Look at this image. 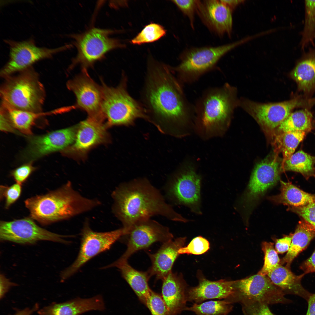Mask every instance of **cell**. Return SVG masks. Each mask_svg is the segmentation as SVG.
<instances>
[{
    "label": "cell",
    "mask_w": 315,
    "mask_h": 315,
    "mask_svg": "<svg viewBox=\"0 0 315 315\" xmlns=\"http://www.w3.org/2000/svg\"><path fill=\"white\" fill-rule=\"evenodd\" d=\"M304 18L300 45L304 50L315 45V0L304 1Z\"/></svg>",
    "instance_id": "obj_33"
},
{
    "label": "cell",
    "mask_w": 315,
    "mask_h": 315,
    "mask_svg": "<svg viewBox=\"0 0 315 315\" xmlns=\"http://www.w3.org/2000/svg\"><path fill=\"white\" fill-rule=\"evenodd\" d=\"M0 188V199L5 198V208L8 209L20 196L21 184L16 183L10 186L1 185Z\"/></svg>",
    "instance_id": "obj_40"
},
{
    "label": "cell",
    "mask_w": 315,
    "mask_h": 315,
    "mask_svg": "<svg viewBox=\"0 0 315 315\" xmlns=\"http://www.w3.org/2000/svg\"><path fill=\"white\" fill-rule=\"evenodd\" d=\"M77 129L75 126L41 135L29 136L27 146L22 153L23 158L28 162H33L50 153L62 151L74 142Z\"/></svg>",
    "instance_id": "obj_15"
},
{
    "label": "cell",
    "mask_w": 315,
    "mask_h": 315,
    "mask_svg": "<svg viewBox=\"0 0 315 315\" xmlns=\"http://www.w3.org/2000/svg\"><path fill=\"white\" fill-rule=\"evenodd\" d=\"M166 33V31L162 26L151 23L145 26L130 42L138 45L153 42L164 36Z\"/></svg>",
    "instance_id": "obj_35"
},
{
    "label": "cell",
    "mask_w": 315,
    "mask_h": 315,
    "mask_svg": "<svg viewBox=\"0 0 315 315\" xmlns=\"http://www.w3.org/2000/svg\"><path fill=\"white\" fill-rule=\"evenodd\" d=\"M261 246L265 255L264 262L263 267L258 273L267 276L272 270L280 264L281 260L274 248V243L264 242Z\"/></svg>",
    "instance_id": "obj_37"
},
{
    "label": "cell",
    "mask_w": 315,
    "mask_h": 315,
    "mask_svg": "<svg viewBox=\"0 0 315 315\" xmlns=\"http://www.w3.org/2000/svg\"><path fill=\"white\" fill-rule=\"evenodd\" d=\"M184 239L178 238L163 243L153 254L148 253L151 262L147 271L150 277L155 276L157 280H162L171 271L173 264L179 255L178 251L182 247Z\"/></svg>",
    "instance_id": "obj_21"
},
{
    "label": "cell",
    "mask_w": 315,
    "mask_h": 315,
    "mask_svg": "<svg viewBox=\"0 0 315 315\" xmlns=\"http://www.w3.org/2000/svg\"><path fill=\"white\" fill-rule=\"evenodd\" d=\"M248 39L216 46L192 47L180 55V63L171 69L179 82L193 83L206 73L216 68L219 60L226 54Z\"/></svg>",
    "instance_id": "obj_7"
},
{
    "label": "cell",
    "mask_w": 315,
    "mask_h": 315,
    "mask_svg": "<svg viewBox=\"0 0 315 315\" xmlns=\"http://www.w3.org/2000/svg\"><path fill=\"white\" fill-rule=\"evenodd\" d=\"M201 181L194 167L186 165L167 180L164 186L165 196L174 204L186 206L200 214Z\"/></svg>",
    "instance_id": "obj_10"
},
{
    "label": "cell",
    "mask_w": 315,
    "mask_h": 315,
    "mask_svg": "<svg viewBox=\"0 0 315 315\" xmlns=\"http://www.w3.org/2000/svg\"><path fill=\"white\" fill-rule=\"evenodd\" d=\"M233 281L203 279L197 286L186 290V301L199 304L209 299H226L233 292Z\"/></svg>",
    "instance_id": "obj_22"
},
{
    "label": "cell",
    "mask_w": 315,
    "mask_h": 315,
    "mask_svg": "<svg viewBox=\"0 0 315 315\" xmlns=\"http://www.w3.org/2000/svg\"><path fill=\"white\" fill-rule=\"evenodd\" d=\"M304 273L296 275L290 268L280 264L270 272L267 276L272 282L284 293L295 295L307 301L311 293L302 286L301 280Z\"/></svg>",
    "instance_id": "obj_25"
},
{
    "label": "cell",
    "mask_w": 315,
    "mask_h": 315,
    "mask_svg": "<svg viewBox=\"0 0 315 315\" xmlns=\"http://www.w3.org/2000/svg\"><path fill=\"white\" fill-rule=\"evenodd\" d=\"M24 204L30 217L46 225L88 211L101 203L97 199L82 196L68 181L56 190L27 199Z\"/></svg>",
    "instance_id": "obj_3"
},
{
    "label": "cell",
    "mask_w": 315,
    "mask_h": 315,
    "mask_svg": "<svg viewBox=\"0 0 315 315\" xmlns=\"http://www.w3.org/2000/svg\"><path fill=\"white\" fill-rule=\"evenodd\" d=\"M315 238V228L303 219L300 221L293 233L290 248L285 256L280 260V264H286L290 268L294 259Z\"/></svg>",
    "instance_id": "obj_28"
},
{
    "label": "cell",
    "mask_w": 315,
    "mask_h": 315,
    "mask_svg": "<svg viewBox=\"0 0 315 315\" xmlns=\"http://www.w3.org/2000/svg\"><path fill=\"white\" fill-rule=\"evenodd\" d=\"M103 298L97 295L88 299L77 298L62 303H54L38 311L39 315H79L92 310H103Z\"/></svg>",
    "instance_id": "obj_24"
},
{
    "label": "cell",
    "mask_w": 315,
    "mask_h": 315,
    "mask_svg": "<svg viewBox=\"0 0 315 315\" xmlns=\"http://www.w3.org/2000/svg\"><path fill=\"white\" fill-rule=\"evenodd\" d=\"M104 120L89 116L77 126L74 143L61 151L66 156L81 157L97 145L107 140L108 136Z\"/></svg>",
    "instance_id": "obj_19"
},
{
    "label": "cell",
    "mask_w": 315,
    "mask_h": 315,
    "mask_svg": "<svg viewBox=\"0 0 315 315\" xmlns=\"http://www.w3.org/2000/svg\"><path fill=\"white\" fill-rule=\"evenodd\" d=\"M280 167L275 159L266 158L258 163L252 173L243 198L244 208L250 212L258 200L280 179Z\"/></svg>",
    "instance_id": "obj_17"
},
{
    "label": "cell",
    "mask_w": 315,
    "mask_h": 315,
    "mask_svg": "<svg viewBox=\"0 0 315 315\" xmlns=\"http://www.w3.org/2000/svg\"><path fill=\"white\" fill-rule=\"evenodd\" d=\"M115 31L93 28L81 34L71 35L77 54L70 68L79 64L82 69H87L102 59L108 52L124 47L125 45L120 40L110 37Z\"/></svg>",
    "instance_id": "obj_8"
},
{
    "label": "cell",
    "mask_w": 315,
    "mask_h": 315,
    "mask_svg": "<svg viewBox=\"0 0 315 315\" xmlns=\"http://www.w3.org/2000/svg\"><path fill=\"white\" fill-rule=\"evenodd\" d=\"M315 156L298 151L282 163L281 170L300 173L306 179L315 177Z\"/></svg>",
    "instance_id": "obj_30"
},
{
    "label": "cell",
    "mask_w": 315,
    "mask_h": 315,
    "mask_svg": "<svg viewBox=\"0 0 315 315\" xmlns=\"http://www.w3.org/2000/svg\"><path fill=\"white\" fill-rule=\"evenodd\" d=\"M233 293L224 299L232 304L259 302L267 304L287 303L291 301L269 277L258 273L244 279L234 281Z\"/></svg>",
    "instance_id": "obj_9"
},
{
    "label": "cell",
    "mask_w": 315,
    "mask_h": 315,
    "mask_svg": "<svg viewBox=\"0 0 315 315\" xmlns=\"http://www.w3.org/2000/svg\"><path fill=\"white\" fill-rule=\"evenodd\" d=\"M299 99L294 98L281 102L261 103L241 98L239 106L253 117L262 125L275 128L289 116L295 108L302 105Z\"/></svg>",
    "instance_id": "obj_16"
},
{
    "label": "cell",
    "mask_w": 315,
    "mask_h": 315,
    "mask_svg": "<svg viewBox=\"0 0 315 315\" xmlns=\"http://www.w3.org/2000/svg\"><path fill=\"white\" fill-rule=\"evenodd\" d=\"M32 218L26 217L12 221H1L0 239L19 244H33L40 240L68 243L63 239L67 236L49 231L37 225Z\"/></svg>",
    "instance_id": "obj_14"
},
{
    "label": "cell",
    "mask_w": 315,
    "mask_h": 315,
    "mask_svg": "<svg viewBox=\"0 0 315 315\" xmlns=\"http://www.w3.org/2000/svg\"><path fill=\"white\" fill-rule=\"evenodd\" d=\"M111 197L112 212L122 223L126 233L137 222L155 215L172 221H188L166 202L158 189L146 178L121 183L113 191Z\"/></svg>",
    "instance_id": "obj_2"
},
{
    "label": "cell",
    "mask_w": 315,
    "mask_h": 315,
    "mask_svg": "<svg viewBox=\"0 0 315 315\" xmlns=\"http://www.w3.org/2000/svg\"><path fill=\"white\" fill-rule=\"evenodd\" d=\"M162 281V297L167 307V315H178L187 307L185 285L172 271Z\"/></svg>",
    "instance_id": "obj_23"
},
{
    "label": "cell",
    "mask_w": 315,
    "mask_h": 315,
    "mask_svg": "<svg viewBox=\"0 0 315 315\" xmlns=\"http://www.w3.org/2000/svg\"><path fill=\"white\" fill-rule=\"evenodd\" d=\"M67 86L76 97L77 108L85 111L89 116H102L101 109L102 97V86L91 78L87 69H82L80 74L67 82Z\"/></svg>",
    "instance_id": "obj_18"
},
{
    "label": "cell",
    "mask_w": 315,
    "mask_h": 315,
    "mask_svg": "<svg viewBox=\"0 0 315 315\" xmlns=\"http://www.w3.org/2000/svg\"><path fill=\"white\" fill-rule=\"evenodd\" d=\"M312 115L308 110H298L291 113L278 128L283 133L302 132L307 134L312 128Z\"/></svg>",
    "instance_id": "obj_32"
},
{
    "label": "cell",
    "mask_w": 315,
    "mask_h": 315,
    "mask_svg": "<svg viewBox=\"0 0 315 315\" xmlns=\"http://www.w3.org/2000/svg\"><path fill=\"white\" fill-rule=\"evenodd\" d=\"M233 307L231 304L223 300L194 303L191 306L186 307L185 310L192 312L195 315H226Z\"/></svg>",
    "instance_id": "obj_34"
},
{
    "label": "cell",
    "mask_w": 315,
    "mask_h": 315,
    "mask_svg": "<svg viewBox=\"0 0 315 315\" xmlns=\"http://www.w3.org/2000/svg\"><path fill=\"white\" fill-rule=\"evenodd\" d=\"M111 267L118 268L123 277L128 283L140 301L146 305L147 298L151 290L148 284L150 278L148 272L137 270L131 267L127 261L114 262L104 268Z\"/></svg>",
    "instance_id": "obj_27"
},
{
    "label": "cell",
    "mask_w": 315,
    "mask_h": 315,
    "mask_svg": "<svg viewBox=\"0 0 315 315\" xmlns=\"http://www.w3.org/2000/svg\"><path fill=\"white\" fill-rule=\"evenodd\" d=\"M4 41L10 48L9 60L0 72L1 76L4 78L31 67L38 61L50 58L71 47L70 45H67L55 48L38 47L32 39L22 41L10 40Z\"/></svg>",
    "instance_id": "obj_12"
},
{
    "label": "cell",
    "mask_w": 315,
    "mask_h": 315,
    "mask_svg": "<svg viewBox=\"0 0 315 315\" xmlns=\"http://www.w3.org/2000/svg\"><path fill=\"white\" fill-rule=\"evenodd\" d=\"M123 236L127 239V247L123 254L115 261L117 262L127 261L137 251L147 248L155 242L163 243L173 237L167 227L150 218L137 222Z\"/></svg>",
    "instance_id": "obj_13"
},
{
    "label": "cell",
    "mask_w": 315,
    "mask_h": 315,
    "mask_svg": "<svg viewBox=\"0 0 315 315\" xmlns=\"http://www.w3.org/2000/svg\"><path fill=\"white\" fill-rule=\"evenodd\" d=\"M1 107L4 110L17 131L27 135H31L32 127L41 116V113L16 109L2 105Z\"/></svg>",
    "instance_id": "obj_31"
},
{
    "label": "cell",
    "mask_w": 315,
    "mask_h": 315,
    "mask_svg": "<svg viewBox=\"0 0 315 315\" xmlns=\"http://www.w3.org/2000/svg\"><path fill=\"white\" fill-rule=\"evenodd\" d=\"M0 130L6 132L16 133L18 132L14 128L4 110L0 109Z\"/></svg>",
    "instance_id": "obj_46"
},
{
    "label": "cell",
    "mask_w": 315,
    "mask_h": 315,
    "mask_svg": "<svg viewBox=\"0 0 315 315\" xmlns=\"http://www.w3.org/2000/svg\"><path fill=\"white\" fill-rule=\"evenodd\" d=\"M141 103L149 119L161 132L182 135L194 123V106L187 99L183 85L171 66L150 57L148 59Z\"/></svg>",
    "instance_id": "obj_1"
},
{
    "label": "cell",
    "mask_w": 315,
    "mask_h": 315,
    "mask_svg": "<svg viewBox=\"0 0 315 315\" xmlns=\"http://www.w3.org/2000/svg\"><path fill=\"white\" fill-rule=\"evenodd\" d=\"M38 308V304H36L32 309L27 308L22 310L18 311L13 315H31L35 311L37 310Z\"/></svg>",
    "instance_id": "obj_50"
},
{
    "label": "cell",
    "mask_w": 315,
    "mask_h": 315,
    "mask_svg": "<svg viewBox=\"0 0 315 315\" xmlns=\"http://www.w3.org/2000/svg\"><path fill=\"white\" fill-rule=\"evenodd\" d=\"M125 233L123 227L109 232L94 231L90 228L89 220H85L81 233V244L77 257L70 266L62 272V280L71 277L92 258L109 250Z\"/></svg>",
    "instance_id": "obj_11"
},
{
    "label": "cell",
    "mask_w": 315,
    "mask_h": 315,
    "mask_svg": "<svg viewBox=\"0 0 315 315\" xmlns=\"http://www.w3.org/2000/svg\"><path fill=\"white\" fill-rule=\"evenodd\" d=\"M10 76L0 89L1 105L16 109L41 113L46 93L37 73L31 67Z\"/></svg>",
    "instance_id": "obj_5"
},
{
    "label": "cell",
    "mask_w": 315,
    "mask_h": 315,
    "mask_svg": "<svg viewBox=\"0 0 315 315\" xmlns=\"http://www.w3.org/2000/svg\"><path fill=\"white\" fill-rule=\"evenodd\" d=\"M209 243L206 239L200 236L193 239L188 246L181 247L178 251L180 254L200 255L209 249Z\"/></svg>",
    "instance_id": "obj_38"
},
{
    "label": "cell",
    "mask_w": 315,
    "mask_h": 315,
    "mask_svg": "<svg viewBox=\"0 0 315 315\" xmlns=\"http://www.w3.org/2000/svg\"><path fill=\"white\" fill-rule=\"evenodd\" d=\"M300 269L305 274L315 273V250L309 258L301 264Z\"/></svg>",
    "instance_id": "obj_47"
},
{
    "label": "cell",
    "mask_w": 315,
    "mask_h": 315,
    "mask_svg": "<svg viewBox=\"0 0 315 315\" xmlns=\"http://www.w3.org/2000/svg\"><path fill=\"white\" fill-rule=\"evenodd\" d=\"M15 284L11 283L10 281L6 278L3 275H0V299H1L4 296L6 293L8 291L11 286H14Z\"/></svg>",
    "instance_id": "obj_48"
},
{
    "label": "cell",
    "mask_w": 315,
    "mask_h": 315,
    "mask_svg": "<svg viewBox=\"0 0 315 315\" xmlns=\"http://www.w3.org/2000/svg\"><path fill=\"white\" fill-rule=\"evenodd\" d=\"M102 100L101 111L107 126H129L137 119L149 121L142 104L133 98L127 90V77L124 72L118 85L109 87L102 81Z\"/></svg>",
    "instance_id": "obj_6"
},
{
    "label": "cell",
    "mask_w": 315,
    "mask_h": 315,
    "mask_svg": "<svg viewBox=\"0 0 315 315\" xmlns=\"http://www.w3.org/2000/svg\"><path fill=\"white\" fill-rule=\"evenodd\" d=\"M32 163L28 162L11 172V175L17 183L22 185L35 170V168L33 166Z\"/></svg>",
    "instance_id": "obj_43"
},
{
    "label": "cell",
    "mask_w": 315,
    "mask_h": 315,
    "mask_svg": "<svg viewBox=\"0 0 315 315\" xmlns=\"http://www.w3.org/2000/svg\"><path fill=\"white\" fill-rule=\"evenodd\" d=\"M239 100L237 88L228 83L203 92L194 105V123L204 138L222 135Z\"/></svg>",
    "instance_id": "obj_4"
},
{
    "label": "cell",
    "mask_w": 315,
    "mask_h": 315,
    "mask_svg": "<svg viewBox=\"0 0 315 315\" xmlns=\"http://www.w3.org/2000/svg\"><path fill=\"white\" fill-rule=\"evenodd\" d=\"M188 19L191 28H194L195 15L196 13L197 0L172 1Z\"/></svg>",
    "instance_id": "obj_41"
},
{
    "label": "cell",
    "mask_w": 315,
    "mask_h": 315,
    "mask_svg": "<svg viewBox=\"0 0 315 315\" xmlns=\"http://www.w3.org/2000/svg\"><path fill=\"white\" fill-rule=\"evenodd\" d=\"M280 193L270 197L271 201L287 206L288 209L306 206L315 202V194L307 192L290 182L280 181Z\"/></svg>",
    "instance_id": "obj_29"
},
{
    "label": "cell",
    "mask_w": 315,
    "mask_h": 315,
    "mask_svg": "<svg viewBox=\"0 0 315 315\" xmlns=\"http://www.w3.org/2000/svg\"><path fill=\"white\" fill-rule=\"evenodd\" d=\"M222 2L229 7L232 10L238 5L242 3L244 0H220Z\"/></svg>",
    "instance_id": "obj_51"
},
{
    "label": "cell",
    "mask_w": 315,
    "mask_h": 315,
    "mask_svg": "<svg viewBox=\"0 0 315 315\" xmlns=\"http://www.w3.org/2000/svg\"><path fill=\"white\" fill-rule=\"evenodd\" d=\"M293 233L276 240L275 249L277 253L283 254L288 252L291 244Z\"/></svg>",
    "instance_id": "obj_45"
},
{
    "label": "cell",
    "mask_w": 315,
    "mask_h": 315,
    "mask_svg": "<svg viewBox=\"0 0 315 315\" xmlns=\"http://www.w3.org/2000/svg\"><path fill=\"white\" fill-rule=\"evenodd\" d=\"M196 13L211 31L219 36L231 35L232 10L219 0H197Z\"/></svg>",
    "instance_id": "obj_20"
},
{
    "label": "cell",
    "mask_w": 315,
    "mask_h": 315,
    "mask_svg": "<svg viewBox=\"0 0 315 315\" xmlns=\"http://www.w3.org/2000/svg\"><path fill=\"white\" fill-rule=\"evenodd\" d=\"M244 315H274L268 305L259 302H247L241 304Z\"/></svg>",
    "instance_id": "obj_42"
},
{
    "label": "cell",
    "mask_w": 315,
    "mask_h": 315,
    "mask_svg": "<svg viewBox=\"0 0 315 315\" xmlns=\"http://www.w3.org/2000/svg\"><path fill=\"white\" fill-rule=\"evenodd\" d=\"M288 209L302 217L315 228V202L303 207Z\"/></svg>",
    "instance_id": "obj_44"
},
{
    "label": "cell",
    "mask_w": 315,
    "mask_h": 315,
    "mask_svg": "<svg viewBox=\"0 0 315 315\" xmlns=\"http://www.w3.org/2000/svg\"><path fill=\"white\" fill-rule=\"evenodd\" d=\"M283 133L281 142L283 156L282 163L293 154L306 134L302 132H290Z\"/></svg>",
    "instance_id": "obj_36"
},
{
    "label": "cell",
    "mask_w": 315,
    "mask_h": 315,
    "mask_svg": "<svg viewBox=\"0 0 315 315\" xmlns=\"http://www.w3.org/2000/svg\"><path fill=\"white\" fill-rule=\"evenodd\" d=\"M303 54L290 76L300 90L308 92L315 88V45Z\"/></svg>",
    "instance_id": "obj_26"
},
{
    "label": "cell",
    "mask_w": 315,
    "mask_h": 315,
    "mask_svg": "<svg viewBox=\"0 0 315 315\" xmlns=\"http://www.w3.org/2000/svg\"><path fill=\"white\" fill-rule=\"evenodd\" d=\"M307 302L308 308L306 315H315V293L311 294Z\"/></svg>",
    "instance_id": "obj_49"
},
{
    "label": "cell",
    "mask_w": 315,
    "mask_h": 315,
    "mask_svg": "<svg viewBox=\"0 0 315 315\" xmlns=\"http://www.w3.org/2000/svg\"><path fill=\"white\" fill-rule=\"evenodd\" d=\"M146 306L151 315H167V309L162 296L151 290L147 298Z\"/></svg>",
    "instance_id": "obj_39"
}]
</instances>
